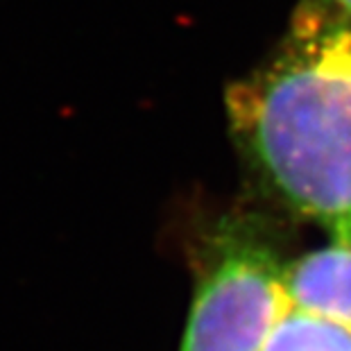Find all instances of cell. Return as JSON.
I'll use <instances>...</instances> for the list:
<instances>
[{
  "label": "cell",
  "instance_id": "cell-5",
  "mask_svg": "<svg viewBox=\"0 0 351 351\" xmlns=\"http://www.w3.org/2000/svg\"><path fill=\"white\" fill-rule=\"evenodd\" d=\"M328 3L335 5L338 10H342V12L349 14V16H351V0H328Z\"/></svg>",
  "mask_w": 351,
  "mask_h": 351
},
{
  "label": "cell",
  "instance_id": "cell-4",
  "mask_svg": "<svg viewBox=\"0 0 351 351\" xmlns=\"http://www.w3.org/2000/svg\"><path fill=\"white\" fill-rule=\"evenodd\" d=\"M261 351H351V333L328 319L288 308Z\"/></svg>",
  "mask_w": 351,
  "mask_h": 351
},
{
  "label": "cell",
  "instance_id": "cell-3",
  "mask_svg": "<svg viewBox=\"0 0 351 351\" xmlns=\"http://www.w3.org/2000/svg\"><path fill=\"white\" fill-rule=\"evenodd\" d=\"M283 290L290 308L328 319L351 333V241L328 238L324 247L290 258Z\"/></svg>",
  "mask_w": 351,
  "mask_h": 351
},
{
  "label": "cell",
  "instance_id": "cell-2",
  "mask_svg": "<svg viewBox=\"0 0 351 351\" xmlns=\"http://www.w3.org/2000/svg\"><path fill=\"white\" fill-rule=\"evenodd\" d=\"M288 258L247 220H222L193 261V300L179 351H261L290 308Z\"/></svg>",
  "mask_w": 351,
  "mask_h": 351
},
{
  "label": "cell",
  "instance_id": "cell-1",
  "mask_svg": "<svg viewBox=\"0 0 351 351\" xmlns=\"http://www.w3.org/2000/svg\"><path fill=\"white\" fill-rule=\"evenodd\" d=\"M234 141L290 213L351 241V16L302 0L279 46L227 88Z\"/></svg>",
  "mask_w": 351,
  "mask_h": 351
}]
</instances>
